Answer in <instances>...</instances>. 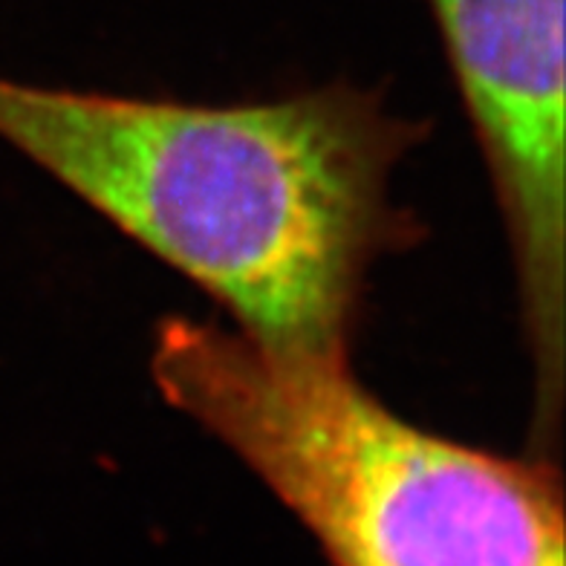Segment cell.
I'll return each instance as SVG.
<instances>
[{"mask_svg":"<svg viewBox=\"0 0 566 566\" xmlns=\"http://www.w3.org/2000/svg\"><path fill=\"white\" fill-rule=\"evenodd\" d=\"M150 370L333 566H564L552 462L422 431L361 388L347 361L286 356L177 315L159 324Z\"/></svg>","mask_w":566,"mask_h":566,"instance_id":"7a4b0ae2","label":"cell"},{"mask_svg":"<svg viewBox=\"0 0 566 566\" xmlns=\"http://www.w3.org/2000/svg\"><path fill=\"white\" fill-rule=\"evenodd\" d=\"M512 238L535 358L532 446L564 402V0H428Z\"/></svg>","mask_w":566,"mask_h":566,"instance_id":"3957f363","label":"cell"},{"mask_svg":"<svg viewBox=\"0 0 566 566\" xmlns=\"http://www.w3.org/2000/svg\"><path fill=\"white\" fill-rule=\"evenodd\" d=\"M0 139L286 356L347 361L367 269L408 238L413 125L373 93L179 105L0 78Z\"/></svg>","mask_w":566,"mask_h":566,"instance_id":"6da1fadb","label":"cell"}]
</instances>
